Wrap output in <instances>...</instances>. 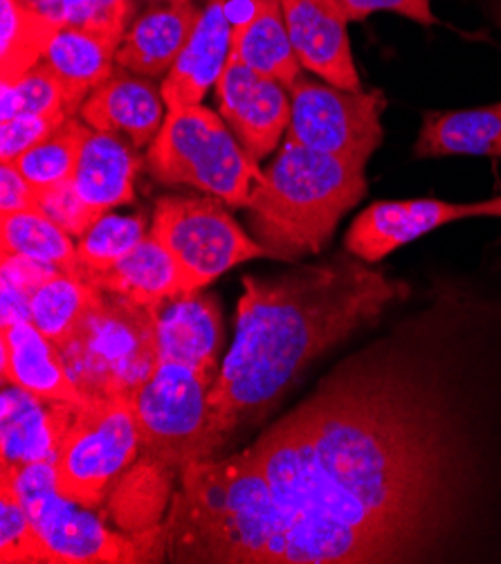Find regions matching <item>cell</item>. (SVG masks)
<instances>
[{
    "instance_id": "3957f363",
    "label": "cell",
    "mask_w": 501,
    "mask_h": 564,
    "mask_svg": "<svg viewBox=\"0 0 501 564\" xmlns=\"http://www.w3.org/2000/svg\"><path fill=\"white\" fill-rule=\"evenodd\" d=\"M162 535L178 562L286 564L284 520L257 449L187 464Z\"/></svg>"
},
{
    "instance_id": "f35d334b",
    "label": "cell",
    "mask_w": 501,
    "mask_h": 564,
    "mask_svg": "<svg viewBox=\"0 0 501 564\" xmlns=\"http://www.w3.org/2000/svg\"><path fill=\"white\" fill-rule=\"evenodd\" d=\"M32 322V295L3 281V326Z\"/></svg>"
},
{
    "instance_id": "8992f818",
    "label": "cell",
    "mask_w": 501,
    "mask_h": 564,
    "mask_svg": "<svg viewBox=\"0 0 501 564\" xmlns=\"http://www.w3.org/2000/svg\"><path fill=\"white\" fill-rule=\"evenodd\" d=\"M59 356L81 397L133 401L160 365L155 311L99 291Z\"/></svg>"
},
{
    "instance_id": "d6986e66",
    "label": "cell",
    "mask_w": 501,
    "mask_h": 564,
    "mask_svg": "<svg viewBox=\"0 0 501 564\" xmlns=\"http://www.w3.org/2000/svg\"><path fill=\"white\" fill-rule=\"evenodd\" d=\"M200 12L192 0H164L140 14L118 50V66L142 77L166 75L187 45Z\"/></svg>"
},
{
    "instance_id": "f1b7e54d",
    "label": "cell",
    "mask_w": 501,
    "mask_h": 564,
    "mask_svg": "<svg viewBox=\"0 0 501 564\" xmlns=\"http://www.w3.org/2000/svg\"><path fill=\"white\" fill-rule=\"evenodd\" d=\"M92 129L79 118H70L62 129L54 131L50 138L12 160L23 178L34 189L57 187L75 178L81 149Z\"/></svg>"
},
{
    "instance_id": "7a4b0ae2",
    "label": "cell",
    "mask_w": 501,
    "mask_h": 564,
    "mask_svg": "<svg viewBox=\"0 0 501 564\" xmlns=\"http://www.w3.org/2000/svg\"><path fill=\"white\" fill-rule=\"evenodd\" d=\"M243 289L235 343L209 391L214 449L265 416L315 358L410 293L353 254L276 276H243Z\"/></svg>"
},
{
    "instance_id": "484cf974",
    "label": "cell",
    "mask_w": 501,
    "mask_h": 564,
    "mask_svg": "<svg viewBox=\"0 0 501 564\" xmlns=\"http://www.w3.org/2000/svg\"><path fill=\"white\" fill-rule=\"evenodd\" d=\"M0 237L3 254H21L86 279L73 237L39 209L0 214Z\"/></svg>"
},
{
    "instance_id": "1f68e13d",
    "label": "cell",
    "mask_w": 501,
    "mask_h": 564,
    "mask_svg": "<svg viewBox=\"0 0 501 564\" xmlns=\"http://www.w3.org/2000/svg\"><path fill=\"white\" fill-rule=\"evenodd\" d=\"M3 122L21 116H77L62 82L41 62L23 77L0 84Z\"/></svg>"
},
{
    "instance_id": "d4e9b609",
    "label": "cell",
    "mask_w": 501,
    "mask_h": 564,
    "mask_svg": "<svg viewBox=\"0 0 501 564\" xmlns=\"http://www.w3.org/2000/svg\"><path fill=\"white\" fill-rule=\"evenodd\" d=\"M0 449L3 466L52 464L57 457V430L52 403L34 393L3 382L0 393Z\"/></svg>"
},
{
    "instance_id": "9c48e42d",
    "label": "cell",
    "mask_w": 501,
    "mask_h": 564,
    "mask_svg": "<svg viewBox=\"0 0 501 564\" xmlns=\"http://www.w3.org/2000/svg\"><path fill=\"white\" fill-rule=\"evenodd\" d=\"M0 481L8 484L25 506L47 562H142L153 557L155 540L164 542V535L155 529L131 538L110 531L104 518L92 513L95 509H86L59 492L52 464L3 466Z\"/></svg>"
},
{
    "instance_id": "9a60e30c",
    "label": "cell",
    "mask_w": 501,
    "mask_h": 564,
    "mask_svg": "<svg viewBox=\"0 0 501 564\" xmlns=\"http://www.w3.org/2000/svg\"><path fill=\"white\" fill-rule=\"evenodd\" d=\"M232 52V21L228 0H209L200 19L160 86L170 110L198 106L203 97L216 88L220 73L226 70Z\"/></svg>"
},
{
    "instance_id": "8fae6325",
    "label": "cell",
    "mask_w": 501,
    "mask_h": 564,
    "mask_svg": "<svg viewBox=\"0 0 501 564\" xmlns=\"http://www.w3.org/2000/svg\"><path fill=\"white\" fill-rule=\"evenodd\" d=\"M291 124L284 140L360 162L382 142V90H345L299 77L291 88Z\"/></svg>"
},
{
    "instance_id": "d590c367",
    "label": "cell",
    "mask_w": 501,
    "mask_h": 564,
    "mask_svg": "<svg viewBox=\"0 0 501 564\" xmlns=\"http://www.w3.org/2000/svg\"><path fill=\"white\" fill-rule=\"evenodd\" d=\"M349 23H360L378 12H394L423 28L438 23L432 12V0H330Z\"/></svg>"
},
{
    "instance_id": "277c9868",
    "label": "cell",
    "mask_w": 501,
    "mask_h": 564,
    "mask_svg": "<svg viewBox=\"0 0 501 564\" xmlns=\"http://www.w3.org/2000/svg\"><path fill=\"white\" fill-rule=\"evenodd\" d=\"M364 166L353 158L284 140L246 207L252 237L274 259L297 261L319 254L342 216L364 198Z\"/></svg>"
},
{
    "instance_id": "ffe728a7",
    "label": "cell",
    "mask_w": 501,
    "mask_h": 564,
    "mask_svg": "<svg viewBox=\"0 0 501 564\" xmlns=\"http://www.w3.org/2000/svg\"><path fill=\"white\" fill-rule=\"evenodd\" d=\"M0 360H3V382L21 387L41 401L70 403L81 399L57 347L32 322L3 326Z\"/></svg>"
},
{
    "instance_id": "836d02e7",
    "label": "cell",
    "mask_w": 501,
    "mask_h": 564,
    "mask_svg": "<svg viewBox=\"0 0 501 564\" xmlns=\"http://www.w3.org/2000/svg\"><path fill=\"white\" fill-rule=\"evenodd\" d=\"M36 194H39V212H43L47 218H52L70 237L81 239L101 218L97 212H92L79 198V194L73 187V181L57 185V187L36 189Z\"/></svg>"
},
{
    "instance_id": "52a82bcc",
    "label": "cell",
    "mask_w": 501,
    "mask_h": 564,
    "mask_svg": "<svg viewBox=\"0 0 501 564\" xmlns=\"http://www.w3.org/2000/svg\"><path fill=\"white\" fill-rule=\"evenodd\" d=\"M146 169L162 185L194 187L235 209L248 207L263 172L220 112L200 104L166 112L146 151Z\"/></svg>"
},
{
    "instance_id": "74e56055",
    "label": "cell",
    "mask_w": 501,
    "mask_h": 564,
    "mask_svg": "<svg viewBox=\"0 0 501 564\" xmlns=\"http://www.w3.org/2000/svg\"><path fill=\"white\" fill-rule=\"evenodd\" d=\"M54 274H59V270L52 265L39 263L21 254H3V281L25 291L28 295H34Z\"/></svg>"
},
{
    "instance_id": "4fadbf2b",
    "label": "cell",
    "mask_w": 501,
    "mask_h": 564,
    "mask_svg": "<svg viewBox=\"0 0 501 564\" xmlns=\"http://www.w3.org/2000/svg\"><path fill=\"white\" fill-rule=\"evenodd\" d=\"M218 112L241 147L263 160L286 138L291 124V90L272 77L232 59L216 82Z\"/></svg>"
},
{
    "instance_id": "cb8c5ba5",
    "label": "cell",
    "mask_w": 501,
    "mask_h": 564,
    "mask_svg": "<svg viewBox=\"0 0 501 564\" xmlns=\"http://www.w3.org/2000/svg\"><path fill=\"white\" fill-rule=\"evenodd\" d=\"M450 155L501 158V101L477 108L425 112L414 144V158Z\"/></svg>"
},
{
    "instance_id": "4dcf8cb0",
    "label": "cell",
    "mask_w": 501,
    "mask_h": 564,
    "mask_svg": "<svg viewBox=\"0 0 501 564\" xmlns=\"http://www.w3.org/2000/svg\"><path fill=\"white\" fill-rule=\"evenodd\" d=\"M23 6L47 19L54 28H86L124 39L133 0H21Z\"/></svg>"
},
{
    "instance_id": "603a6c76",
    "label": "cell",
    "mask_w": 501,
    "mask_h": 564,
    "mask_svg": "<svg viewBox=\"0 0 501 564\" xmlns=\"http://www.w3.org/2000/svg\"><path fill=\"white\" fill-rule=\"evenodd\" d=\"M92 284L149 311H157L172 300L187 297L185 279L176 259L151 232L113 270L99 274Z\"/></svg>"
},
{
    "instance_id": "d6a6232c",
    "label": "cell",
    "mask_w": 501,
    "mask_h": 564,
    "mask_svg": "<svg viewBox=\"0 0 501 564\" xmlns=\"http://www.w3.org/2000/svg\"><path fill=\"white\" fill-rule=\"evenodd\" d=\"M0 562H47L25 506L3 481H0Z\"/></svg>"
},
{
    "instance_id": "e575fe53",
    "label": "cell",
    "mask_w": 501,
    "mask_h": 564,
    "mask_svg": "<svg viewBox=\"0 0 501 564\" xmlns=\"http://www.w3.org/2000/svg\"><path fill=\"white\" fill-rule=\"evenodd\" d=\"M75 116H21L0 124V162H12Z\"/></svg>"
},
{
    "instance_id": "2e32d148",
    "label": "cell",
    "mask_w": 501,
    "mask_h": 564,
    "mask_svg": "<svg viewBox=\"0 0 501 564\" xmlns=\"http://www.w3.org/2000/svg\"><path fill=\"white\" fill-rule=\"evenodd\" d=\"M166 101L162 90L155 88L146 77L131 70L116 68L99 88H95L84 106L79 118L99 133H124L131 147H151L164 124Z\"/></svg>"
},
{
    "instance_id": "ba28073f",
    "label": "cell",
    "mask_w": 501,
    "mask_h": 564,
    "mask_svg": "<svg viewBox=\"0 0 501 564\" xmlns=\"http://www.w3.org/2000/svg\"><path fill=\"white\" fill-rule=\"evenodd\" d=\"M214 378L181 365L160 362L133 397L140 432V468L174 475L192 462L211 459L209 391Z\"/></svg>"
},
{
    "instance_id": "7c38bea8",
    "label": "cell",
    "mask_w": 501,
    "mask_h": 564,
    "mask_svg": "<svg viewBox=\"0 0 501 564\" xmlns=\"http://www.w3.org/2000/svg\"><path fill=\"white\" fill-rule=\"evenodd\" d=\"M468 218H501V196L477 203L436 198L378 200L353 218L345 248L349 254L373 265L443 225Z\"/></svg>"
},
{
    "instance_id": "30bf717a",
    "label": "cell",
    "mask_w": 501,
    "mask_h": 564,
    "mask_svg": "<svg viewBox=\"0 0 501 564\" xmlns=\"http://www.w3.org/2000/svg\"><path fill=\"white\" fill-rule=\"evenodd\" d=\"M149 232L176 259L187 295L200 293L246 261L270 257L214 196L157 198Z\"/></svg>"
},
{
    "instance_id": "ac0fdd59",
    "label": "cell",
    "mask_w": 501,
    "mask_h": 564,
    "mask_svg": "<svg viewBox=\"0 0 501 564\" xmlns=\"http://www.w3.org/2000/svg\"><path fill=\"white\" fill-rule=\"evenodd\" d=\"M160 362H181L218 380L222 347V317L218 302L194 293L166 302L155 311Z\"/></svg>"
},
{
    "instance_id": "4316f807",
    "label": "cell",
    "mask_w": 501,
    "mask_h": 564,
    "mask_svg": "<svg viewBox=\"0 0 501 564\" xmlns=\"http://www.w3.org/2000/svg\"><path fill=\"white\" fill-rule=\"evenodd\" d=\"M99 291L81 276L54 274L32 295V324L59 351L84 324Z\"/></svg>"
},
{
    "instance_id": "44dd1931",
    "label": "cell",
    "mask_w": 501,
    "mask_h": 564,
    "mask_svg": "<svg viewBox=\"0 0 501 564\" xmlns=\"http://www.w3.org/2000/svg\"><path fill=\"white\" fill-rule=\"evenodd\" d=\"M120 45L122 39L86 28H59L52 34L41 62L62 82L77 116L88 95L116 73Z\"/></svg>"
},
{
    "instance_id": "ab89813d",
    "label": "cell",
    "mask_w": 501,
    "mask_h": 564,
    "mask_svg": "<svg viewBox=\"0 0 501 564\" xmlns=\"http://www.w3.org/2000/svg\"><path fill=\"white\" fill-rule=\"evenodd\" d=\"M157 3H164V0H157Z\"/></svg>"
},
{
    "instance_id": "83f0119b",
    "label": "cell",
    "mask_w": 501,
    "mask_h": 564,
    "mask_svg": "<svg viewBox=\"0 0 501 564\" xmlns=\"http://www.w3.org/2000/svg\"><path fill=\"white\" fill-rule=\"evenodd\" d=\"M54 28L21 0H0V75L14 82L41 64Z\"/></svg>"
},
{
    "instance_id": "5bb4252c",
    "label": "cell",
    "mask_w": 501,
    "mask_h": 564,
    "mask_svg": "<svg viewBox=\"0 0 501 564\" xmlns=\"http://www.w3.org/2000/svg\"><path fill=\"white\" fill-rule=\"evenodd\" d=\"M293 50L304 70L345 90H362L349 41V21L330 0H284Z\"/></svg>"
},
{
    "instance_id": "8d00e7d4",
    "label": "cell",
    "mask_w": 501,
    "mask_h": 564,
    "mask_svg": "<svg viewBox=\"0 0 501 564\" xmlns=\"http://www.w3.org/2000/svg\"><path fill=\"white\" fill-rule=\"evenodd\" d=\"M0 207H3V209H0V214L39 209L36 189L23 178V174L10 162H3V166H0Z\"/></svg>"
},
{
    "instance_id": "7402d4cb",
    "label": "cell",
    "mask_w": 501,
    "mask_h": 564,
    "mask_svg": "<svg viewBox=\"0 0 501 564\" xmlns=\"http://www.w3.org/2000/svg\"><path fill=\"white\" fill-rule=\"evenodd\" d=\"M133 149L135 147L124 144L116 133L92 131L88 135L73 187L99 216L135 200V176L142 162Z\"/></svg>"
},
{
    "instance_id": "f546056e",
    "label": "cell",
    "mask_w": 501,
    "mask_h": 564,
    "mask_svg": "<svg viewBox=\"0 0 501 564\" xmlns=\"http://www.w3.org/2000/svg\"><path fill=\"white\" fill-rule=\"evenodd\" d=\"M146 235V216L142 212L131 216H101L77 243L86 281L92 284L99 274L113 270L135 246L144 241Z\"/></svg>"
},
{
    "instance_id": "e0dca14e",
    "label": "cell",
    "mask_w": 501,
    "mask_h": 564,
    "mask_svg": "<svg viewBox=\"0 0 501 564\" xmlns=\"http://www.w3.org/2000/svg\"><path fill=\"white\" fill-rule=\"evenodd\" d=\"M228 10L232 59L291 88L302 77V64L286 28L284 0H228Z\"/></svg>"
},
{
    "instance_id": "5b68a950",
    "label": "cell",
    "mask_w": 501,
    "mask_h": 564,
    "mask_svg": "<svg viewBox=\"0 0 501 564\" xmlns=\"http://www.w3.org/2000/svg\"><path fill=\"white\" fill-rule=\"evenodd\" d=\"M57 430L54 479L59 492L86 509H99L140 457L133 401L88 399L52 403Z\"/></svg>"
},
{
    "instance_id": "6da1fadb",
    "label": "cell",
    "mask_w": 501,
    "mask_h": 564,
    "mask_svg": "<svg viewBox=\"0 0 501 564\" xmlns=\"http://www.w3.org/2000/svg\"><path fill=\"white\" fill-rule=\"evenodd\" d=\"M252 447L284 520L286 564L405 562L450 509L453 447L412 378L330 382Z\"/></svg>"
}]
</instances>
